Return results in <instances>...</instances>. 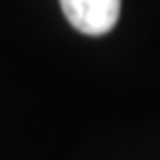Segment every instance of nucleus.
Instances as JSON below:
<instances>
[{
    "label": "nucleus",
    "instance_id": "f257e3e1",
    "mask_svg": "<svg viewBox=\"0 0 160 160\" xmlns=\"http://www.w3.org/2000/svg\"><path fill=\"white\" fill-rule=\"evenodd\" d=\"M60 8L82 35H105L120 18V0H60Z\"/></svg>",
    "mask_w": 160,
    "mask_h": 160
}]
</instances>
